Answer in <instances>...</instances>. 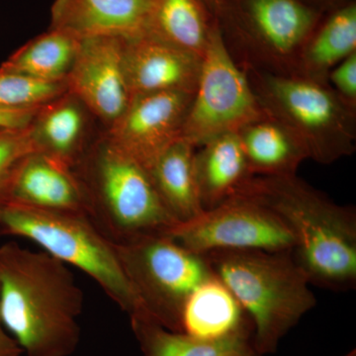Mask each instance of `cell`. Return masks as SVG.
Segmentation results:
<instances>
[{
    "mask_svg": "<svg viewBox=\"0 0 356 356\" xmlns=\"http://www.w3.org/2000/svg\"><path fill=\"white\" fill-rule=\"evenodd\" d=\"M84 295L69 266L44 250L0 245V314L27 356H70Z\"/></svg>",
    "mask_w": 356,
    "mask_h": 356,
    "instance_id": "1",
    "label": "cell"
},
{
    "mask_svg": "<svg viewBox=\"0 0 356 356\" xmlns=\"http://www.w3.org/2000/svg\"><path fill=\"white\" fill-rule=\"evenodd\" d=\"M236 195L273 211L295 238L292 257L310 284L348 291L356 285V211L295 175H254Z\"/></svg>",
    "mask_w": 356,
    "mask_h": 356,
    "instance_id": "2",
    "label": "cell"
},
{
    "mask_svg": "<svg viewBox=\"0 0 356 356\" xmlns=\"http://www.w3.org/2000/svg\"><path fill=\"white\" fill-rule=\"evenodd\" d=\"M203 257L252 321L259 355L275 353L281 339L317 303L291 252L221 250Z\"/></svg>",
    "mask_w": 356,
    "mask_h": 356,
    "instance_id": "3",
    "label": "cell"
},
{
    "mask_svg": "<svg viewBox=\"0 0 356 356\" xmlns=\"http://www.w3.org/2000/svg\"><path fill=\"white\" fill-rule=\"evenodd\" d=\"M3 236L27 238L51 257L88 275L129 318L147 315L115 250L86 215L37 209L23 204L0 202Z\"/></svg>",
    "mask_w": 356,
    "mask_h": 356,
    "instance_id": "4",
    "label": "cell"
},
{
    "mask_svg": "<svg viewBox=\"0 0 356 356\" xmlns=\"http://www.w3.org/2000/svg\"><path fill=\"white\" fill-rule=\"evenodd\" d=\"M88 200L89 220L112 243L165 233L177 222L149 172L105 139L74 168Z\"/></svg>",
    "mask_w": 356,
    "mask_h": 356,
    "instance_id": "5",
    "label": "cell"
},
{
    "mask_svg": "<svg viewBox=\"0 0 356 356\" xmlns=\"http://www.w3.org/2000/svg\"><path fill=\"white\" fill-rule=\"evenodd\" d=\"M264 113L298 136L309 159L331 165L356 149V109L329 83L238 64Z\"/></svg>",
    "mask_w": 356,
    "mask_h": 356,
    "instance_id": "6",
    "label": "cell"
},
{
    "mask_svg": "<svg viewBox=\"0 0 356 356\" xmlns=\"http://www.w3.org/2000/svg\"><path fill=\"white\" fill-rule=\"evenodd\" d=\"M114 247L147 315L170 331L182 332L187 302L214 276L205 257L166 233L137 236Z\"/></svg>",
    "mask_w": 356,
    "mask_h": 356,
    "instance_id": "7",
    "label": "cell"
},
{
    "mask_svg": "<svg viewBox=\"0 0 356 356\" xmlns=\"http://www.w3.org/2000/svg\"><path fill=\"white\" fill-rule=\"evenodd\" d=\"M324 13L304 0H225L217 18L235 39L243 64L295 74L300 53Z\"/></svg>",
    "mask_w": 356,
    "mask_h": 356,
    "instance_id": "8",
    "label": "cell"
},
{
    "mask_svg": "<svg viewBox=\"0 0 356 356\" xmlns=\"http://www.w3.org/2000/svg\"><path fill=\"white\" fill-rule=\"evenodd\" d=\"M266 115L217 18L203 54L181 137L198 147L222 134L238 132Z\"/></svg>",
    "mask_w": 356,
    "mask_h": 356,
    "instance_id": "9",
    "label": "cell"
},
{
    "mask_svg": "<svg viewBox=\"0 0 356 356\" xmlns=\"http://www.w3.org/2000/svg\"><path fill=\"white\" fill-rule=\"evenodd\" d=\"M182 247L205 255L221 250L292 252L295 238L273 211L243 195L204 210L165 232Z\"/></svg>",
    "mask_w": 356,
    "mask_h": 356,
    "instance_id": "10",
    "label": "cell"
},
{
    "mask_svg": "<svg viewBox=\"0 0 356 356\" xmlns=\"http://www.w3.org/2000/svg\"><path fill=\"white\" fill-rule=\"evenodd\" d=\"M193 93L184 91L134 96L105 138L149 170L166 147L182 136Z\"/></svg>",
    "mask_w": 356,
    "mask_h": 356,
    "instance_id": "11",
    "label": "cell"
},
{
    "mask_svg": "<svg viewBox=\"0 0 356 356\" xmlns=\"http://www.w3.org/2000/svg\"><path fill=\"white\" fill-rule=\"evenodd\" d=\"M124 43L118 37L81 40L65 79L67 92L108 126L131 99L124 74Z\"/></svg>",
    "mask_w": 356,
    "mask_h": 356,
    "instance_id": "12",
    "label": "cell"
},
{
    "mask_svg": "<svg viewBox=\"0 0 356 356\" xmlns=\"http://www.w3.org/2000/svg\"><path fill=\"white\" fill-rule=\"evenodd\" d=\"M202 57L149 35L125 40L123 67L131 98L149 93H194Z\"/></svg>",
    "mask_w": 356,
    "mask_h": 356,
    "instance_id": "13",
    "label": "cell"
},
{
    "mask_svg": "<svg viewBox=\"0 0 356 356\" xmlns=\"http://www.w3.org/2000/svg\"><path fill=\"white\" fill-rule=\"evenodd\" d=\"M149 0H55L50 29L79 40L146 34Z\"/></svg>",
    "mask_w": 356,
    "mask_h": 356,
    "instance_id": "14",
    "label": "cell"
},
{
    "mask_svg": "<svg viewBox=\"0 0 356 356\" xmlns=\"http://www.w3.org/2000/svg\"><path fill=\"white\" fill-rule=\"evenodd\" d=\"M4 200L55 212L86 216L88 213L86 193L74 170L39 152L22 161Z\"/></svg>",
    "mask_w": 356,
    "mask_h": 356,
    "instance_id": "15",
    "label": "cell"
},
{
    "mask_svg": "<svg viewBox=\"0 0 356 356\" xmlns=\"http://www.w3.org/2000/svg\"><path fill=\"white\" fill-rule=\"evenodd\" d=\"M194 172L203 210L234 197L254 177L248 168L238 132L222 134L196 147Z\"/></svg>",
    "mask_w": 356,
    "mask_h": 356,
    "instance_id": "16",
    "label": "cell"
},
{
    "mask_svg": "<svg viewBox=\"0 0 356 356\" xmlns=\"http://www.w3.org/2000/svg\"><path fill=\"white\" fill-rule=\"evenodd\" d=\"M248 168L257 177L297 175L308 151L291 129L266 115L238 131Z\"/></svg>",
    "mask_w": 356,
    "mask_h": 356,
    "instance_id": "17",
    "label": "cell"
},
{
    "mask_svg": "<svg viewBox=\"0 0 356 356\" xmlns=\"http://www.w3.org/2000/svg\"><path fill=\"white\" fill-rule=\"evenodd\" d=\"M84 108L69 92L41 107L30 124L37 151L74 170L86 154Z\"/></svg>",
    "mask_w": 356,
    "mask_h": 356,
    "instance_id": "18",
    "label": "cell"
},
{
    "mask_svg": "<svg viewBox=\"0 0 356 356\" xmlns=\"http://www.w3.org/2000/svg\"><path fill=\"white\" fill-rule=\"evenodd\" d=\"M355 51L356 2L348 0L323 16L300 53L295 74L327 83L330 72Z\"/></svg>",
    "mask_w": 356,
    "mask_h": 356,
    "instance_id": "19",
    "label": "cell"
},
{
    "mask_svg": "<svg viewBox=\"0 0 356 356\" xmlns=\"http://www.w3.org/2000/svg\"><path fill=\"white\" fill-rule=\"evenodd\" d=\"M195 151L191 143L179 138L147 170L161 202L177 224L191 221L204 211L194 172Z\"/></svg>",
    "mask_w": 356,
    "mask_h": 356,
    "instance_id": "20",
    "label": "cell"
},
{
    "mask_svg": "<svg viewBox=\"0 0 356 356\" xmlns=\"http://www.w3.org/2000/svg\"><path fill=\"white\" fill-rule=\"evenodd\" d=\"M182 332L211 339L240 334L254 336V325L234 295L214 275L187 302Z\"/></svg>",
    "mask_w": 356,
    "mask_h": 356,
    "instance_id": "21",
    "label": "cell"
},
{
    "mask_svg": "<svg viewBox=\"0 0 356 356\" xmlns=\"http://www.w3.org/2000/svg\"><path fill=\"white\" fill-rule=\"evenodd\" d=\"M130 322L142 356H261L255 350L252 334L200 339L170 331L145 316Z\"/></svg>",
    "mask_w": 356,
    "mask_h": 356,
    "instance_id": "22",
    "label": "cell"
},
{
    "mask_svg": "<svg viewBox=\"0 0 356 356\" xmlns=\"http://www.w3.org/2000/svg\"><path fill=\"white\" fill-rule=\"evenodd\" d=\"M216 20L203 0H149L145 35L203 57Z\"/></svg>",
    "mask_w": 356,
    "mask_h": 356,
    "instance_id": "23",
    "label": "cell"
},
{
    "mask_svg": "<svg viewBox=\"0 0 356 356\" xmlns=\"http://www.w3.org/2000/svg\"><path fill=\"white\" fill-rule=\"evenodd\" d=\"M81 40L50 29L13 54L2 69L48 83H65Z\"/></svg>",
    "mask_w": 356,
    "mask_h": 356,
    "instance_id": "24",
    "label": "cell"
},
{
    "mask_svg": "<svg viewBox=\"0 0 356 356\" xmlns=\"http://www.w3.org/2000/svg\"><path fill=\"white\" fill-rule=\"evenodd\" d=\"M67 92L65 83L38 81L0 67V109H39Z\"/></svg>",
    "mask_w": 356,
    "mask_h": 356,
    "instance_id": "25",
    "label": "cell"
},
{
    "mask_svg": "<svg viewBox=\"0 0 356 356\" xmlns=\"http://www.w3.org/2000/svg\"><path fill=\"white\" fill-rule=\"evenodd\" d=\"M37 151L30 125L0 127V202L6 199L14 175L22 161Z\"/></svg>",
    "mask_w": 356,
    "mask_h": 356,
    "instance_id": "26",
    "label": "cell"
},
{
    "mask_svg": "<svg viewBox=\"0 0 356 356\" xmlns=\"http://www.w3.org/2000/svg\"><path fill=\"white\" fill-rule=\"evenodd\" d=\"M327 83L344 102L356 109V51L330 72Z\"/></svg>",
    "mask_w": 356,
    "mask_h": 356,
    "instance_id": "27",
    "label": "cell"
},
{
    "mask_svg": "<svg viewBox=\"0 0 356 356\" xmlns=\"http://www.w3.org/2000/svg\"><path fill=\"white\" fill-rule=\"evenodd\" d=\"M39 109H0V127H27L31 124L33 118Z\"/></svg>",
    "mask_w": 356,
    "mask_h": 356,
    "instance_id": "28",
    "label": "cell"
},
{
    "mask_svg": "<svg viewBox=\"0 0 356 356\" xmlns=\"http://www.w3.org/2000/svg\"><path fill=\"white\" fill-rule=\"evenodd\" d=\"M23 355L24 353L22 348L7 331L0 314V356H22Z\"/></svg>",
    "mask_w": 356,
    "mask_h": 356,
    "instance_id": "29",
    "label": "cell"
},
{
    "mask_svg": "<svg viewBox=\"0 0 356 356\" xmlns=\"http://www.w3.org/2000/svg\"><path fill=\"white\" fill-rule=\"evenodd\" d=\"M304 1L308 2L312 6H317L318 8H322L325 10L327 7L334 6L336 7L339 4H343L348 0H304Z\"/></svg>",
    "mask_w": 356,
    "mask_h": 356,
    "instance_id": "30",
    "label": "cell"
},
{
    "mask_svg": "<svg viewBox=\"0 0 356 356\" xmlns=\"http://www.w3.org/2000/svg\"><path fill=\"white\" fill-rule=\"evenodd\" d=\"M205 2L206 6H208V8L210 9L211 13H213V15L216 16L219 15L220 13H221L222 6H224L225 0H203Z\"/></svg>",
    "mask_w": 356,
    "mask_h": 356,
    "instance_id": "31",
    "label": "cell"
},
{
    "mask_svg": "<svg viewBox=\"0 0 356 356\" xmlns=\"http://www.w3.org/2000/svg\"><path fill=\"white\" fill-rule=\"evenodd\" d=\"M344 356H356V351L355 350H351L350 353H348V355Z\"/></svg>",
    "mask_w": 356,
    "mask_h": 356,
    "instance_id": "32",
    "label": "cell"
},
{
    "mask_svg": "<svg viewBox=\"0 0 356 356\" xmlns=\"http://www.w3.org/2000/svg\"><path fill=\"white\" fill-rule=\"evenodd\" d=\"M0 236H3V235H2L1 229H0Z\"/></svg>",
    "mask_w": 356,
    "mask_h": 356,
    "instance_id": "33",
    "label": "cell"
}]
</instances>
